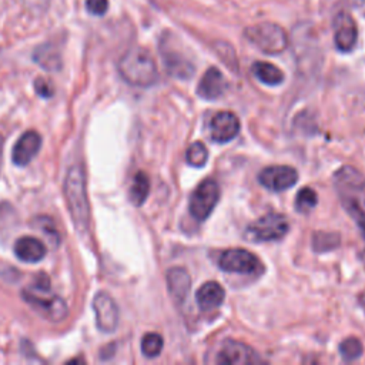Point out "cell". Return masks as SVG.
Listing matches in <instances>:
<instances>
[{
	"mask_svg": "<svg viewBox=\"0 0 365 365\" xmlns=\"http://www.w3.org/2000/svg\"><path fill=\"white\" fill-rule=\"evenodd\" d=\"M86 7L94 16H104L108 10V0H86Z\"/></svg>",
	"mask_w": 365,
	"mask_h": 365,
	"instance_id": "obj_31",
	"label": "cell"
},
{
	"mask_svg": "<svg viewBox=\"0 0 365 365\" xmlns=\"http://www.w3.org/2000/svg\"><path fill=\"white\" fill-rule=\"evenodd\" d=\"M33 60L47 71H57L61 68V54L57 46L51 43L38 46L33 53Z\"/></svg>",
	"mask_w": 365,
	"mask_h": 365,
	"instance_id": "obj_20",
	"label": "cell"
},
{
	"mask_svg": "<svg viewBox=\"0 0 365 365\" xmlns=\"http://www.w3.org/2000/svg\"><path fill=\"white\" fill-rule=\"evenodd\" d=\"M40 148H41V135L36 130H27L16 141L11 151V160L19 167L27 165L37 155Z\"/></svg>",
	"mask_w": 365,
	"mask_h": 365,
	"instance_id": "obj_14",
	"label": "cell"
},
{
	"mask_svg": "<svg viewBox=\"0 0 365 365\" xmlns=\"http://www.w3.org/2000/svg\"><path fill=\"white\" fill-rule=\"evenodd\" d=\"M289 231L288 220L282 214L269 212L258 220L252 221L247 227V235L252 241L265 242V241H278L287 235Z\"/></svg>",
	"mask_w": 365,
	"mask_h": 365,
	"instance_id": "obj_5",
	"label": "cell"
},
{
	"mask_svg": "<svg viewBox=\"0 0 365 365\" xmlns=\"http://www.w3.org/2000/svg\"><path fill=\"white\" fill-rule=\"evenodd\" d=\"M118 73L135 87H150L158 80V68L151 53L140 46L128 48L118 60Z\"/></svg>",
	"mask_w": 365,
	"mask_h": 365,
	"instance_id": "obj_3",
	"label": "cell"
},
{
	"mask_svg": "<svg viewBox=\"0 0 365 365\" xmlns=\"http://www.w3.org/2000/svg\"><path fill=\"white\" fill-rule=\"evenodd\" d=\"M185 158H187V163L192 167H202L207 160H208V150L205 147L204 143L201 141H194L188 145L187 148V154H185Z\"/></svg>",
	"mask_w": 365,
	"mask_h": 365,
	"instance_id": "obj_27",
	"label": "cell"
},
{
	"mask_svg": "<svg viewBox=\"0 0 365 365\" xmlns=\"http://www.w3.org/2000/svg\"><path fill=\"white\" fill-rule=\"evenodd\" d=\"M358 302H359V305L364 308V311H365V292H362L359 297H358Z\"/></svg>",
	"mask_w": 365,
	"mask_h": 365,
	"instance_id": "obj_32",
	"label": "cell"
},
{
	"mask_svg": "<svg viewBox=\"0 0 365 365\" xmlns=\"http://www.w3.org/2000/svg\"><path fill=\"white\" fill-rule=\"evenodd\" d=\"M38 220L43 222V224H41V230H43V232H44V234H47V237H48V238H51L50 241L53 242V245H54V247H56V245H58L60 237H58L57 230L54 228L53 221H51L48 217H40Z\"/></svg>",
	"mask_w": 365,
	"mask_h": 365,
	"instance_id": "obj_30",
	"label": "cell"
},
{
	"mask_svg": "<svg viewBox=\"0 0 365 365\" xmlns=\"http://www.w3.org/2000/svg\"><path fill=\"white\" fill-rule=\"evenodd\" d=\"M362 342L356 336H348L339 344V354L344 361H355L362 355Z\"/></svg>",
	"mask_w": 365,
	"mask_h": 365,
	"instance_id": "obj_28",
	"label": "cell"
},
{
	"mask_svg": "<svg viewBox=\"0 0 365 365\" xmlns=\"http://www.w3.org/2000/svg\"><path fill=\"white\" fill-rule=\"evenodd\" d=\"M220 200V185L215 180L207 178L192 191L190 198V214L197 221H204L210 217Z\"/></svg>",
	"mask_w": 365,
	"mask_h": 365,
	"instance_id": "obj_6",
	"label": "cell"
},
{
	"mask_svg": "<svg viewBox=\"0 0 365 365\" xmlns=\"http://www.w3.org/2000/svg\"><path fill=\"white\" fill-rule=\"evenodd\" d=\"M334 182L339 195L361 194L365 188L364 175L351 165L341 167L334 175Z\"/></svg>",
	"mask_w": 365,
	"mask_h": 365,
	"instance_id": "obj_16",
	"label": "cell"
},
{
	"mask_svg": "<svg viewBox=\"0 0 365 365\" xmlns=\"http://www.w3.org/2000/svg\"><path fill=\"white\" fill-rule=\"evenodd\" d=\"M164 346V339L157 332H148L141 339V352L147 358H155L160 355Z\"/></svg>",
	"mask_w": 365,
	"mask_h": 365,
	"instance_id": "obj_26",
	"label": "cell"
},
{
	"mask_svg": "<svg viewBox=\"0 0 365 365\" xmlns=\"http://www.w3.org/2000/svg\"><path fill=\"white\" fill-rule=\"evenodd\" d=\"M224 288L217 281L204 282L195 292V301L201 311L208 312L218 308L224 302Z\"/></svg>",
	"mask_w": 365,
	"mask_h": 365,
	"instance_id": "obj_17",
	"label": "cell"
},
{
	"mask_svg": "<svg viewBox=\"0 0 365 365\" xmlns=\"http://www.w3.org/2000/svg\"><path fill=\"white\" fill-rule=\"evenodd\" d=\"M252 74L267 86H278L284 81V73L274 64L267 61H255L251 66Z\"/></svg>",
	"mask_w": 365,
	"mask_h": 365,
	"instance_id": "obj_21",
	"label": "cell"
},
{
	"mask_svg": "<svg viewBox=\"0 0 365 365\" xmlns=\"http://www.w3.org/2000/svg\"><path fill=\"white\" fill-rule=\"evenodd\" d=\"M150 192V178L144 171H137L131 187H130V201L135 205L140 207L144 204Z\"/></svg>",
	"mask_w": 365,
	"mask_h": 365,
	"instance_id": "obj_22",
	"label": "cell"
},
{
	"mask_svg": "<svg viewBox=\"0 0 365 365\" xmlns=\"http://www.w3.org/2000/svg\"><path fill=\"white\" fill-rule=\"evenodd\" d=\"M96 325L101 332L111 334L118 327L120 312L115 301L107 292H98L93 298Z\"/></svg>",
	"mask_w": 365,
	"mask_h": 365,
	"instance_id": "obj_9",
	"label": "cell"
},
{
	"mask_svg": "<svg viewBox=\"0 0 365 365\" xmlns=\"http://www.w3.org/2000/svg\"><path fill=\"white\" fill-rule=\"evenodd\" d=\"M63 190L76 230L81 234L87 232L90 227V205L86 190V173L81 164H74L67 170Z\"/></svg>",
	"mask_w": 365,
	"mask_h": 365,
	"instance_id": "obj_2",
	"label": "cell"
},
{
	"mask_svg": "<svg viewBox=\"0 0 365 365\" xmlns=\"http://www.w3.org/2000/svg\"><path fill=\"white\" fill-rule=\"evenodd\" d=\"M46 251V245L40 240L30 235L20 237L14 242V254L23 262H38L44 258Z\"/></svg>",
	"mask_w": 365,
	"mask_h": 365,
	"instance_id": "obj_18",
	"label": "cell"
},
{
	"mask_svg": "<svg viewBox=\"0 0 365 365\" xmlns=\"http://www.w3.org/2000/svg\"><path fill=\"white\" fill-rule=\"evenodd\" d=\"M160 51L163 56L164 66L171 76L178 78H188L194 74V64L187 58V56L181 50H178L171 43L168 34L161 38Z\"/></svg>",
	"mask_w": 365,
	"mask_h": 365,
	"instance_id": "obj_8",
	"label": "cell"
},
{
	"mask_svg": "<svg viewBox=\"0 0 365 365\" xmlns=\"http://www.w3.org/2000/svg\"><path fill=\"white\" fill-rule=\"evenodd\" d=\"M215 362L222 365H247L262 362V359L250 345L238 341H225L217 354Z\"/></svg>",
	"mask_w": 365,
	"mask_h": 365,
	"instance_id": "obj_11",
	"label": "cell"
},
{
	"mask_svg": "<svg viewBox=\"0 0 365 365\" xmlns=\"http://www.w3.org/2000/svg\"><path fill=\"white\" fill-rule=\"evenodd\" d=\"M244 36L252 46L265 54H279L288 47L287 31L272 21H261L248 26L244 30Z\"/></svg>",
	"mask_w": 365,
	"mask_h": 365,
	"instance_id": "obj_4",
	"label": "cell"
},
{
	"mask_svg": "<svg viewBox=\"0 0 365 365\" xmlns=\"http://www.w3.org/2000/svg\"><path fill=\"white\" fill-rule=\"evenodd\" d=\"M344 208L346 212L354 218L356 225L359 227L364 238H365V207L362 205L361 200L358 198V194H349V195H341Z\"/></svg>",
	"mask_w": 365,
	"mask_h": 365,
	"instance_id": "obj_23",
	"label": "cell"
},
{
	"mask_svg": "<svg viewBox=\"0 0 365 365\" xmlns=\"http://www.w3.org/2000/svg\"><path fill=\"white\" fill-rule=\"evenodd\" d=\"M34 90L41 97H51L54 94L53 83L48 78H43V77H37L34 80Z\"/></svg>",
	"mask_w": 365,
	"mask_h": 365,
	"instance_id": "obj_29",
	"label": "cell"
},
{
	"mask_svg": "<svg viewBox=\"0 0 365 365\" xmlns=\"http://www.w3.org/2000/svg\"><path fill=\"white\" fill-rule=\"evenodd\" d=\"M241 124L231 111H220L210 121V137L215 143H228L237 137Z\"/></svg>",
	"mask_w": 365,
	"mask_h": 365,
	"instance_id": "obj_13",
	"label": "cell"
},
{
	"mask_svg": "<svg viewBox=\"0 0 365 365\" xmlns=\"http://www.w3.org/2000/svg\"><path fill=\"white\" fill-rule=\"evenodd\" d=\"M168 291L175 302L181 304L185 297L188 295L190 287H191V278L185 268L182 267H173L165 274Z\"/></svg>",
	"mask_w": 365,
	"mask_h": 365,
	"instance_id": "obj_19",
	"label": "cell"
},
{
	"mask_svg": "<svg viewBox=\"0 0 365 365\" xmlns=\"http://www.w3.org/2000/svg\"><path fill=\"white\" fill-rule=\"evenodd\" d=\"M317 202H318L317 192L309 187H304L298 191L295 197V210L299 214H308L311 210H314Z\"/></svg>",
	"mask_w": 365,
	"mask_h": 365,
	"instance_id": "obj_24",
	"label": "cell"
},
{
	"mask_svg": "<svg viewBox=\"0 0 365 365\" xmlns=\"http://www.w3.org/2000/svg\"><path fill=\"white\" fill-rule=\"evenodd\" d=\"M227 90V80L217 67H210L201 77L197 94L204 100H217Z\"/></svg>",
	"mask_w": 365,
	"mask_h": 365,
	"instance_id": "obj_15",
	"label": "cell"
},
{
	"mask_svg": "<svg viewBox=\"0 0 365 365\" xmlns=\"http://www.w3.org/2000/svg\"><path fill=\"white\" fill-rule=\"evenodd\" d=\"M339 245V235L335 232H324L318 231L312 234V248L317 252L331 251Z\"/></svg>",
	"mask_w": 365,
	"mask_h": 365,
	"instance_id": "obj_25",
	"label": "cell"
},
{
	"mask_svg": "<svg viewBox=\"0 0 365 365\" xmlns=\"http://www.w3.org/2000/svg\"><path fill=\"white\" fill-rule=\"evenodd\" d=\"M21 298L38 315L51 322H60L68 314V307L66 301L51 292L50 278L44 272L37 274L30 287L21 291Z\"/></svg>",
	"mask_w": 365,
	"mask_h": 365,
	"instance_id": "obj_1",
	"label": "cell"
},
{
	"mask_svg": "<svg viewBox=\"0 0 365 365\" xmlns=\"http://www.w3.org/2000/svg\"><path fill=\"white\" fill-rule=\"evenodd\" d=\"M258 181L269 191H285L298 181V173L289 165H268L258 174Z\"/></svg>",
	"mask_w": 365,
	"mask_h": 365,
	"instance_id": "obj_10",
	"label": "cell"
},
{
	"mask_svg": "<svg viewBox=\"0 0 365 365\" xmlns=\"http://www.w3.org/2000/svg\"><path fill=\"white\" fill-rule=\"evenodd\" d=\"M356 38H358V29L352 16L348 14L346 11L338 13L334 19L335 47L342 53H348L355 47Z\"/></svg>",
	"mask_w": 365,
	"mask_h": 365,
	"instance_id": "obj_12",
	"label": "cell"
},
{
	"mask_svg": "<svg viewBox=\"0 0 365 365\" xmlns=\"http://www.w3.org/2000/svg\"><path fill=\"white\" fill-rule=\"evenodd\" d=\"M0 160H1V137H0Z\"/></svg>",
	"mask_w": 365,
	"mask_h": 365,
	"instance_id": "obj_33",
	"label": "cell"
},
{
	"mask_svg": "<svg viewBox=\"0 0 365 365\" xmlns=\"http://www.w3.org/2000/svg\"><path fill=\"white\" fill-rule=\"evenodd\" d=\"M218 267L232 274H255L261 269V262L251 251L244 248H230L218 257Z\"/></svg>",
	"mask_w": 365,
	"mask_h": 365,
	"instance_id": "obj_7",
	"label": "cell"
}]
</instances>
